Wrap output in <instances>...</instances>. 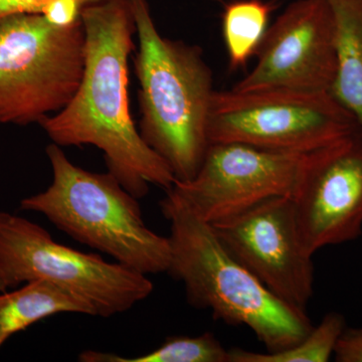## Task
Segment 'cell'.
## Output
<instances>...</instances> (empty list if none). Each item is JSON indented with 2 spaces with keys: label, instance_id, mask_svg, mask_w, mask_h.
<instances>
[{
  "label": "cell",
  "instance_id": "cell-1",
  "mask_svg": "<svg viewBox=\"0 0 362 362\" xmlns=\"http://www.w3.org/2000/svg\"><path fill=\"white\" fill-rule=\"evenodd\" d=\"M85 66L70 103L40 124L61 147L92 145L104 154L108 173L136 199L149 185L169 189L175 176L136 128L129 105L128 61L135 45L130 0L83 7Z\"/></svg>",
  "mask_w": 362,
  "mask_h": 362
},
{
  "label": "cell",
  "instance_id": "cell-2",
  "mask_svg": "<svg viewBox=\"0 0 362 362\" xmlns=\"http://www.w3.org/2000/svg\"><path fill=\"white\" fill-rule=\"evenodd\" d=\"M170 223L168 273L183 283L189 304L209 309L214 319L246 326L267 351L289 349L309 332L306 312L276 297L226 249L213 226L199 218L175 192L160 202Z\"/></svg>",
  "mask_w": 362,
  "mask_h": 362
},
{
  "label": "cell",
  "instance_id": "cell-3",
  "mask_svg": "<svg viewBox=\"0 0 362 362\" xmlns=\"http://www.w3.org/2000/svg\"><path fill=\"white\" fill-rule=\"evenodd\" d=\"M130 4L138 39L133 64L140 86L139 133L176 181H188L209 146L213 73L199 47L160 35L147 0Z\"/></svg>",
  "mask_w": 362,
  "mask_h": 362
},
{
  "label": "cell",
  "instance_id": "cell-4",
  "mask_svg": "<svg viewBox=\"0 0 362 362\" xmlns=\"http://www.w3.org/2000/svg\"><path fill=\"white\" fill-rule=\"evenodd\" d=\"M45 151L52 169V185L23 199L21 209L42 214L71 239L132 270L144 275L168 273V237L150 230L138 199L115 176L78 168L54 143Z\"/></svg>",
  "mask_w": 362,
  "mask_h": 362
},
{
  "label": "cell",
  "instance_id": "cell-5",
  "mask_svg": "<svg viewBox=\"0 0 362 362\" xmlns=\"http://www.w3.org/2000/svg\"><path fill=\"white\" fill-rule=\"evenodd\" d=\"M82 18L52 25L42 14L0 21V124L42 123L70 103L85 66Z\"/></svg>",
  "mask_w": 362,
  "mask_h": 362
},
{
  "label": "cell",
  "instance_id": "cell-6",
  "mask_svg": "<svg viewBox=\"0 0 362 362\" xmlns=\"http://www.w3.org/2000/svg\"><path fill=\"white\" fill-rule=\"evenodd\" d=\"M361 130L330 92L214 90L211 143L235 142L281 153L307 154Z\"/></svg>",
  "mask_w": 362,
  "mask_h": 362
},
{
  "label": "cell",
  "instance_id": "cell-7",
  "mask_svg": "<svg viewBox=\"0 0 362 362\" xmlns=\"http://www.w3.org/2000/svg\"><path fill=\"white\" fill-rule=\"evenodd\" d=\"M0 273L11 288L37 279L49 281L85 300L103 318L129 311L154 289L147 275L59 244L42 226L4 211Z\"/></svg>",
  "mask_w": 362,
  "mask_h": 362
},
{
  "label": "cell",
  "instance_id": "cell-8",
  "mask_svg": "<svg viewBox=\"0 0 362 362\" xmlns=\"http://www.w3.org/2000/svg\"><path fill=\"white\" fill-rule=\"evenodd\" d=\"M305 156L243 143H211L194 177L175 181L169 189L214 225L267 199L291 197Z\"/></svg>",
  "mask_w": 362,
  "mask_h": 362
},
{
  "label": "cell",
  "instance_id": "cell-9",
  "mask_svg": "<svg viewBox=\"0 0 362 362\" xmlns=\"http://www.w3.org/2000/svg\"><path fill=\"white\" fill-rule=\"evenodd\" d=\"M226 249L269 291L306 312L314 289V265L300 238L290 197H278L214 223Z\"/></svg>",
  "mask_w": 362,
  "mask_h": 362
},
{
  "label": "cell",
  "instance_id": "cell-10",
  "mask_svg": "<svg viewBox=\"0 0 362 362\" xmlns=\"http://www.w3.org/2000/svg\"><path fill=\"white\" fill-rule=\"evenodd\" d=\"M337 37L328 0H295L269 25L256 65L232 89L330 92L337 71Z\"/></svg>",
  "mask_w": 362,
  "mask_h": 362
},
{
  "label": "cell",
  "instance_id": "cell-11",
  "mask_svg": "<svg viewBox=\"0 0 362 362\" xmlns=\"http://www.w3.org/2000/svg\"><path fill=\"white\" fill-rule=\"evenodd\" d=\"M302 244L310 254L362 233V133L307 153L291 195Z\"/></svg>",
  "mask_w": 362,
  "mask_h": 362
},
{
  "label": "cell",
  "instance_id": "cell-12",
  "mask_svg": "<svg viewBox=\"0 0 362 362\" xmlns=\"http://www.w3.org/2000/svg\"><path fill=\"white\" fill-rule=\"evenodd\" d=\"M59 313L96 316L85 300L44 280L28 281L16 291L0 295V349L9 337Z\"/></svg>",
  "mask_w": 362,
  "mask_h": 362
},
{
  "label": "cell",
  "instance_id": "cell-13",
  "mask_svg": "<svg viewBox=\"0 0 362 362\" xmlns=\"http://www.w3.org/2000/svg\"><path fill=\"white\" fill-rule=\"evenodd\" d=\"M337 25V71L332 96L354 117L362 133V0H328Z\"/></svg>",
  "mask_w": 362,
  "mask_h": 362
},
{
  "label": "cell",
  "instance_id": "cell-14",
  "mask_svg": "<svg viewBox=\"0 0 362 362\" xmlns=\"http://www.w3.org/2000/svg\"><path fill=\"white\" fill-rule=\"evenodd\" d=\"M275 8L272 0H232L225 4L221 25L230 70L245 68L256 57Z\"/></svg>",
  "mask_w": 362,
  "mask_h": 362
},
{
  "label": "cell",
  "instance_id": "cell-15",
  "mask_svg": "<svg viewBox=\"0 0 362 362\" xmlns=\"http://www.w3.org/2000/svg\"><path fill=\"white\" fill-rule=\"evenodd\" d=\"M345 328L344 317L330 312L301 341L289 349L256 352L235 347L228 349V362H327L334 356L338 340Z\"/></svg>",
  "mask_w": 362,
  "mask_h": 362
},
{
  "label": "cell",
  "instance_id": "cell-16",
  "mask_svg": "<svg viewBox=\"0 0 362 362\" xmlns=\"http://www.w3.org/2000/svg\"><path fill=\"white\" fill-rule=\"evenodd\" d=\"M81 362H228L225 349L213 333L199 337H168L158 349L143 356L124 357L111 352L85 350L78 356Z\"/></svg>",
  "mask_w": 362,
  "mask_h": 362
},
{
  "label": "cell",
  "instance_id": "cell-17",
  "mask_svg": "<svg viewBox=\"0 0 362 362\" xmlns=\"http://www.w3.org/2000/svg\"><path fill=\"white\" fill-rule=\"evenodd\" d=\"M84 6L78 0H54L42 9V16L52 25L68 26L81 18Z\"/></svg>",
  "mask_w": 362,
  "mask_h": 362
},
{
  "label": "cell",
  "instance_id": "cell-18",
  "mask_svg": "<svg viewBox=\"0 0 362 362\" xmlns=\"http://www.w3.org/2000/svg\"><path fill=\"white\" fill-rule=\"evenodd\" d=\"M333 357L337 362H362V326L345 328Z\"/></svg>",
  "mask_w": 362,
  "mask_h": 362
},
{
  "label": "cell",
  "instance_id": "cell-19",
  "mask_svg": "<svg viewBox=\"0 0 362 362\" xmlns=\"http://www.w3.org/2000/svg\"><path fill=\"white\" fill-rule=\"evenodd\" d=\"M54 0H0V21L7 16L21 13H42L49 2ZM84 6L101 4L106 0H78Z\"/></svg>",
  "mask_w": 362,
  "mask_h": 362
},
{
  "label": "cell",
  "instance_id": "cell-20",
  "mask_svg": "<svg viewBox=\"0 0 362 362\" xmlns=\"http://www.w3.org/2000/svg\"><path fill=\"white\" fill-rule=\"evenodd\" d=\"M9 288L11 287H9V284L7 283L6 278L0 273V292H6Z\"/></svg>",
  "mask_w": 362,
  "mask_h": 362
}]
</instances>
